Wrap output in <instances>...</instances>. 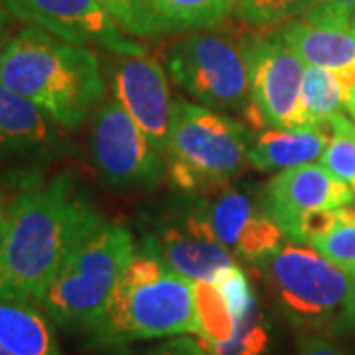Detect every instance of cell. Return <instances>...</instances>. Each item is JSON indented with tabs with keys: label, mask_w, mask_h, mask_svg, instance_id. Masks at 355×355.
I'll use <instances>...</instances> for the list:
<instances>
[{
	"label": "cell",
	"mask_w": 355,
	"mask_h": 355,
	"mask_svg": "<svg viewBox=\"0 0 355 355\" xmlns=\"http://www.w3.org/2000/svg\"><path fill=\"white\" fill-rule=\"evenodd\" d=\"M103 73L113 99L164 156L174 101L164 65L142 46L132 51H105Z\"/></svg>",
	"instance_id": "7c38bea8"
},
{
	"label": "cell",
	"mask_w": 355,
	"mask_h": 355,
	"mask_svg": "<svg viewBox=\"0 0 355 355\" xmlns=\"http://www.w3.org/2000/svg\"><path fill=\"white\" fill-rule=\"evenodd\" d=\"M196 284V310L200 320V342L207 345L227 342L235 330V314L225 302L223 294L216 284L193 282Z\"/></svg>",
	"instance_id": "603a6c76"
},
{
	"label": "cell",
	"mask_w": 355,
	"mask_h": 355,
	"mask_svg": "<svg viewBox=\"0 0 355 355\" xmlns=\"http://www.w3.org/2000/svg\"><path fill=\"white\" fill-rule=\"evenodd\" d=\"M0 81L64 130L81 127L107 93L97 51L65 42L38 26H26L14 36L0 58Z\"/></svg>",
	"instance_id": "7a4b0ae2"
},
{
	"label": "cell",
	"mask_w": 355,
	"mask_h": 355,
	"mask_svg": "<svg viewBox=\"0 0 355 355\" xmlns=\"http://www.w3.org/2000/svg\"><path fill=\"white\" fill-rule=\"evenodd\" d=\"M164 67L203 107L245 119L251 113L249 64L239 34L223 28L182 34L166 48Z\"/></svg>",
	"instance_id": "52a82bcc"
},
{
	"label": "cell",
	"mask_w": 355,
	"mask_h": 355,
	"mask_svg": "<svg viewBox=\"0 0 355 355\" xmlns=\"http://www.w3.org/2000/svg\"><path fill=\"white\" fill-rule=\"evenodd\" d=\"M64 128L32 101L0 81V160L24 166L26 176L36 180L40 168L69 153Z\"/></svg>",
	"instance_id": "9a60e30c"
},
{
	"label": "cell",
	"mask_w": 355,
	"mask_h": 355,
	"mask_svg": "<svg viewBox=\"0 0 355 355\" xmlns=\"http://www.w3.org/2000/svg\"><path fill=\"white\" fill-rule=\"evenodd\" d=\"M328 128L331 137L320 164L355 193V121L340 113L328 121Z\"/></svg>",
	"instance_id": "cb8c5ba5"
},
{
	"label": "cell",
	"mask_w": 355,
	"mask_h": 355,
	"mask_svg": "<svg viewBox=\"0 0 355 355\" xmlns=\"http://www.w3.org/2000/svg\"><path fill=\"white\" fill-rule=\"evenodd\" d=\"M298 355H345V352L328 336L304 334L298 343Z\"/></svg>",
	"instance_id": "4316f807"
},
{
	"label": "cell",
	"mask_w": 355,
	"mask_h": 355,
	"mask_svg": "<svg viewBox=\"0 0 355 355\" xmlns=\"http://www.w3.org/2000/svg\"><path fill=\"white\" fill-rule=\"evenodd\" d=\"M328 135V127L263 128L251 144L249 166L266 174L314 164L330 142Z\"/></svg>",
	"instance_id": "ac0fdd59"
},
{
	"label": "cell",
	"mask_w": 355,
	"mask_h": 355,
	"mask_svg": "<svg viewBox=\"0 0 355 355\" xmlns=\"http://www.w3.org/2000/svg\"><path fill=\"white\" fill-rule=\"evenodd\" d=\"M354 30H355V14H354Z\"/></svg>",
	"instance_id": "836d02e7"
},
{
	"label": "cell",
	"mask_w": 355,
	"mask_h": 355,
	"mask_svg": "<svg viewBox=\"0 0 355 355\" xmlns=\"http://www.w3.org/2000/svg\"><path fill=\"white\" fill-rule=\"evenodd\" d=\"M355 193L322 164L277 172L261 191V202L284 239L304 243L306 225L318 214L352 205Z\"/></svg>",
	"instance_id": "4fadbf2b"
},
{
	"label": "cell",
	"mask_w": 355,
	"mask_h": 355,
	"mask_svg": "<svg viewBox=\"0 0 355 355\" xmlns=\"http://www.w3.org/2000/svg\"><path fill=\"white\" fill-rule=\"evenodd\" d=\"M312 249L340 266L347 275L355 272V209L340 207L314 216L306 225V239Z\"/></svg>",
	"instance_id": "ffe728a7"
},
{
	"label": "cell",
	"mask_w": 355,
	"mask_h": 355,
	"mask_svg": "<svg viewBox=\"0 0 355 355\" xmlns=\"http://www.w3.org/2000/svg\"><path fill=\"white\" fill-rule=\"evenodd\" d=\"M349 87L338 73L324 67L306 65L302 81V121L304 127H328L331 116L345 109Z\"/></svg>",
	"instance_id": "44dd1931"
},
{
	"label": "cell",
	"mask_w": 355,
	"mask_h": 355,
	"mask_svg": "<svg viewBox=\"0 0 355 355\" xmlns=\"http://www.w3.org/2000/svg\"><path fill=\"white\" fill-rule=\"evenodd\" d=\"M6 207L8 203L4 202V193L0 190V239H2V231H4V217H6Z\"/></svg>",
	"instance_id": "4dcf8cb0"
},
{
	"label": "cell",
	"mask_w": 355,
	"mask_h": 355,
	"mask_svg": "<svg viewBox=\"0 0 355 355\" xmlns=\"http://www.w3.org/2000/svg\"><path fill=\"white\" fill-rule=\"evenodd\" d=\"M352 282H354V294H355V272L352 275Z\"/></svg>",
	"instance_id": "d6a6232c"
},
{
	"label": "cell",
	"mask_w": 355,
	"mask_h": 355,
	"mask_svg": "<svg viewBox=\"0 0 355 355\" xmlns=\"http://www.w3.org/2000/svg\"><path fill=\"white\" fill-rule=\"evenodd\" d=\"M257 266L294 328L328 338L355 328L354 282L316 249L282 243Z\"/></svg>",
	"instance_id": "277c9868"
},
{
	"label": "cell",
	"mask_w": 355,
	"mask_h": 355,
	"mask_svg": "<svg viewBox=\"0 0 355 355\" xmlns=\"http://www.w3.org/2000/svg\"><path fill=\"white\" fill-rule=\"evenodd\" d=\"M14 30H16V18L0 4V58L6 51V48L10 46L14 36L18 34Z\"/></svg>",
	"instance_id": "83f0119b"
},
{
	"label": "cell",
	"mask_w": 355,
	"mask_h": 355,
	"mask_svg": "<svg viewBox=\"0 0 355 355\" xmlns=\"http://www.w3.org/2000/svg\"><path fill=\"white\" fill-rule=\"evenodd\" d=\"M251 79L249 121L257 128L304 127L302 81L304 64L279 32L254 28L243 34Z\"/></svg>",
	"instance_id": "9c48e42d"
},
{
	"label": "cell",
	"mask_w": 355,
	"mask_h": 355,
	"mask_svg": "<svg viewBox=\"0 0 355 355\" xmlns=\"http://www.w3.org/2000/svg\"><path fill=\"white\" fill-rule=\"evenodd\" d=\"M0 345L12 355H64L53 322L32 302L0 300Z\"/></svg>",
	"instance_id": "d6986e66"
},
{
	"label": "cell",
	"mask_w": 355,
	"mask_h": 355,
	"mask_svg": "<svg viewBox=\"0 0 355 355\" xmlns=\"http://www.w3.org/2000/svg\"><path fill=\"white\" fill-rule=\"evenodd\" d=\"M103 219L71 172L32 182L6 207L0 239V300L38 304L65 259Z\"/></svg>",
	"instance_id": "6da1fadb"
},
{
	"label": "cell",
	"mask_w": 355,
	"mask_h": 355,
	"mask_svg": "<svg viewBox=\"0 0 355 355\" xmlns=\"http://www.w3.org/2000/svg\"><path fill=\"white\" fill-rule=\"evenodd\" d=\"M322 0H239L233 16L249 28L282 26L308 12Z\"/></svg>",
	"instance_id": "d4e9b609"
},
{
	"label": "cell",
	"mask_w": 355,
	"mask_h": 355,
	"mask_svg": "<svg viewBox=\"0 0 355 355\" xmlns=\"http://www.w3.org/2000/svg\"><path fill=\"white\" fill-rule=\"evenodd\" d=\"M83 334L91 345L109 349L142 340L198 336L196 284L139 251L116 282L101 316Z\"/></svg>",
	"instance_id": "3957f363"
},
{
	"label": "cell",
	"mask_w": 355,
	"mask_h": 355,
	"mask_svg": "<svg viewBox=\"0 0 355 355\" xmlns=\"http://www.w3.org/2000/svg\"><path fill=\"white\" fill-rule=\"evenodd\" d=\"M16 20L38 26L58 38L103 51H132L142 48L127 38L123 28L101 0H0Z\"/></svg>",
	"instance_id": "5bb4252c"
},
{
	"label": "cell",
	"mask_w": 355,
	"mask_h": 355,
	"mask_svg": "<svg viewBox=\"0 0 355 355\" xmlns=\"http://www.w3.org/2000/svg\"><path fill=\"white\" fill-rule=\"evenodd\" d=\"M0 355H12V354H10V352H6V349H4V347L0 345Z\"/></svg>",
	"instance_id": "1f68e13d"
},
{
	"label": "cell",
	"mask_w": 355,
	"mask_h": 355,
	"mask_svg": "<svg viewBox=\"0 0 355 355\" xmlns=\"http://www.w3.org/2000/svg\"><path fill=\"white\" fill-rule=\"evenodd\" d=\"M239 0H121L114 20L132 38H168L217 28Z\"/></svg>",
	"instance_id": "e0dca14e"
},
{
	"label": "cell",
	"mask_w": 355,
	"mask_h": 355,
	"mask_svg": "<svg viewBox=\"0 0 355 355\" xmlns=\"http://www.w3.org/2000/svg\"><path fill=\"white\" fill-rule=\"evenodd\" d=\"M253 139V130L229 114L178 95L164 150L170 182L182 193L227 186L249 166Z\"/></svg>",
	"instance_id": "5b68a950"
},
{
	"label": "cell",
	"mask_w": 355,
	"mask_h": 355,
	"mask_svg": "<svg viewBox=\"0 0 355 355\" xmlns=\"http://www.w3.org/2000/svg\"><path fill=\"white\" fill-rule=\"evenodd\" d=\"M205 347V345H203ZM207 355H268L270 352V324L266 322L265 310L254 302L235 320V330L227 342L207 345Z\"/></svg>",
	"instance_id": "7402d4cb"
},
{
	"label": "cell",
	"mask_w": 355,
	"mask_h": 355,
	"mask_svg": "<svg viewBox=\"0 0 355 355\" xmlns=\"http://www.w3.org/2000/svg\"><path fill=\"white\" fill-rule=\"evenodd\" d=\"M89 146L95 170L111 190H156L168 176L164 156L113 97L93 113Z\"/></svg>",
	"instance_id": "30bf717a"
},
{
	"label": "cell",
	"mask_w": 355,
	"mask_h": 355,
	"mask_svg": "<svg viewBox=\"0 0 355 355\" xmlns=\"http://www.w3.org/2000/svg\"><path fill=\"white\" fill-rule=\"evenodd\" d=\"M139 235L140 253L191 282L214 284L237 266V259L209 235L188 193H182L172 207L142 214Z\"/></svg>",
	"instance_id": "ba28073f"
},
{
	"label": "cell",
	"mask_w": 355,
	"mask_h": 355,
	"mask_svg": "<svg viewBox=\"0 0 355 355\" xmlns=\"http://www.w3.org/2000/svg\"><path fill=\"white\" fill-rule=\"evenodd\" d=\"M137 253L139 245L127 225L103 221L65 259L36 306L55 326L85 331L101 316L116 282Z\"/></svg>",
	"instance_id": "8992f818"
},
{
	"label": "cell",
	"mask_w": 355,
	"mask_h": 355,
	"mask_svg": "<svg viewBox=\"0 0 355 355\" xmlns=\"http://www.w3.org/2000/svg\"><path fill=\"white\" fill-rule=\"evenodd\" d=\"M209 235L237 261L259 265L284 243L279 225L263 207L261 196L233 186L188 193Z\"/></svg>",
	"instance_id": "8fae6325"
},
{
	"label": "cell",
	"mask_w": 355,
	"mask_h": 355,
	"mask_svg": "<svg viewBox=\"0 0 355 355\" xmlns=\"http://www.w3.org/2000/svg\"><path fill=\"white\" fill-rule=\"evenodd\" d=\"M277 32L302 64L330 69L347 87H355L354 16L320 2Z\"/></svg>",
	"instance_id": "2e32d148"
},
{
	"label": "cell",
	"mask_w": 355,
	"mask_h": 355,
	"mask_svg": "<svg viewBox=\"0 0 355 355\" xmlns=\"http://www.w3.org/2000/svg\"><path fill=\"white\" fill-rule=\"evenodd\" d=\"M345 111H347V114H349V116L355 121V87L349 89V93H347V99H345Z\"/></svg>",
	"instance_id": "f546056e"
},
{
	"label": "cell",
	"mask_w": 355,
	"mask_h": 355,
	"mask_svg": "<svg viewBox=\"0 0 355 355\" xmlns=\"http://www.w3.org/2000/svg\"><path fill=\"white\" fill-rule=\"evenodd\" d=\"M322 2L336 8V10H340V12L349 14V16L355 14V0H322Z\"/></svg>",
	"instance_id": "f1b7e54d"
},
{
	"label": "cell",
	"mask_w": 355,
	"mask_h": 355,
	"mask_svg": "<svg viewBox=\"0 0 355 355\" xmlns=\"http://www.w3.org/2000/svg\"><path fill=\"white\" fill-rule=\"evenodd\" d=\"M114 349V355H207L203 343L190 336H172L166 342L154 343L144 349H127V345Z\"/></svg>",
	"instance_id": "484cf974"
}]
</instances>
